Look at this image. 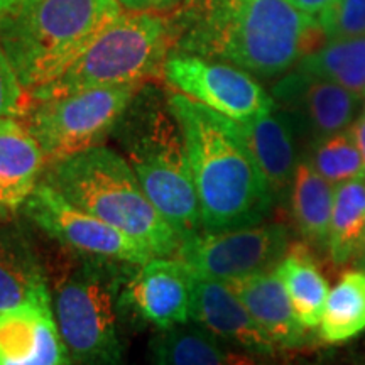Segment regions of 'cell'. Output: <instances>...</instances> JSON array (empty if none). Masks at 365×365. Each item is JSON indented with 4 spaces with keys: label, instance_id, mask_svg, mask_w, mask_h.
<instances>
[{
    "label": "cell",
    "instance_id": "6da1fadb",
    "mask_svg": "<svg viewBox=\"0 0 365 365\" xmlns=\"http://www.w3.org/2000/svg\"><path fill=\"white\" fill-rule=\"evenodd\" d=\"M168 16L171 53L215 59L276 76L322 48L317 19L289 0H182Z\"/></svg>",
    "mask_w": 365,
    "mask_h": 365
},
{
    "label": "cell",
    "instance_id": "7a4b0ae2",
    "mask_svg": "<svg viewBox=\"0 0 365 365\" xmlns=\"http://www.w3.org/2000/svg\"><path fill=\"white\" fill-rule=\"evenodd\" d=\"M185 135L203 232L262 223L276 203L237 122L186 95H168Z\"/></svg>",
    "mask_w": 365,
    "mask_h": 365
},
{
    "label": "cell",
    "instance_id": "3957f363",
    "mask_svg": "<svg viewBox=\"0 0 365 365\" xmlns=\"http://www.w3.org/2000/svg\"><path fill=\"white\" fill-rule=\"evenodd\" d=\"M115 130L144 193L181 242L203 232L185 135L168 95L145 83Z\"/></svg>",
    "mask_w": 365,
    "mask_h": 365
},
{
    "label": "cell",
    "instance_id": "277c9868",
    "mask_svg": "<svg viewBox=\"0 0 365 365\" xmlns=\"http://www.w3.org/2000/svg\"><path fill=\"white\" fill-rule=\"evenodd\" d=\"M120 14L117 0H19L0 16V44L33 91L58 78Z\"/></svg>",
    "mask_w": 365,
    "mask_h": 365
},
{
    "label": "cell",
    "instance_id": "5b68a950",
    "mask_svg": "<svg viewBox=\"0 0 365 365\" xmlns=\"http://www.w3.org/2000/svg\"><path fill=\"white\" fill-rule=\"evenodd\" d=\"M43 181L75 207L139 240L158 257H175L180 249L181 239L150 203L130 164L110 148L95 145L49 164Z\"/></svg>",
    "mask_w": 365,
    "mask_h": 365
},
{
    "label": "cell",
    "instance_id": "8992f818",
    "mask_svg": "<svg viewBox=\"0 0 365 365\" xmlns=\"http://www.w3.org/2000/svg\"><path fill=\"white\" fill-rule=\"evenodd\" d=\"M171 49L168 16L124 11L58 78L29 91V98L44 100L102 86L145 85L163 78Z\"/></svg>",
    "mask_w": 365,
    "mask_h": 365
},
{
    "label": "cell",
    "instance_id": "52a82bcc",
    "mask_svg": "<svg viewBox=\"0 0 365 365\" xmlns=\"http://www.w3.org/2000/svg\"><path fill=\"white\" fill-rule=\"evenodd\" d=\"M122 284L115 264L86 257L63 269L54 281V318L76 365H122L117 319Z\"/></svg>",
    "mask_w": 365,
    "mask_h": 365
},
{
    "label": "cell",
    "instance_id": "ba28073f",
    "mask_svg": "<svg viewBox=\"0 0 365 365\" xmlns=\"http://www.w3.org/2000/svg\"><path fill=\"white\" fill-rule=\"evenodd\" d=\"M144 85L102 86L44 100H31L22 117L48 163L102 145Z\"/></svg>",
    "mask_w": 365,
    "mask_h": 365
},
{
    "label": "cell",
    "instance_id": "9c48e42d",
    "mask_svg": "<svg viewBox=\"0 0 365 365\" xmlns=\"http://www.w3.org/2000/svg\"><path fill=\"white\" fill-rule=\"evenodd\" d=\"M22 212L46 235L80 257L127 266H143L158 257L139 240L75 207L43 180L27 196Z\"/></svg>",
    "mask_w": 365,
    "mask_h": 365
},
{
    "label": "cell",
    "instance_id": "30bf717a",
    "mask_svg": "<svg viewBox=\"0 0 365 365\" xmlns=\"http://www.w3.org/2000/svg\"><path fill=\"white\" fill-rule=\"evenodd\" d=\"M289 250L287 228L281 223L200 232L181 242L175 257L196 277L232 281L274 271Z\"/></svg>",
    "mask_w": 365,
    "mask_h": 365
},
{
    "label": "cell",
    "instance_id": "8fae6325",
    "mask_svg": "<svg viewBox=\"0 0 365 365\" xmlns=\"http://www.w3.org/2000/svg\"><path fill=\"white\" fill-rule=\"evenodd\" d=\"M163 80L178 93L237 122L274 110V100L250 73L223 61L171 53Z\"/></svg>",
    "mask_w": 365,
    "mask_h": 365
},
{
    "label": "cell",
    "instance_id": "7c38bea8",
    "mask_svg": "<svg viewBox=\"0 0 365 365\" xmlns=\"http://www.w3.org/2000/svg\"><path fill=\"white\" fill-rule=\"evenodd\" d=\"M193 279L176 257H156L137 266L134 276L122 284L118 303L158 330L190 323Z\"/></svg>",
    "mask_w": 365,
    "mask_h": 365
},
{
    "label": "cell",
    "instance_id": "4fadbf2b",
    "mask_svg": "<svg viewBox=\"0 0 365 365\" xmlns=\"http://www.w3.org/2000/svg\"><path fill=\"white\" fill-rule=\"evenodd\" d=\"M51 294L0 313V365H73Z\"/></svg>",
    "mask_w": 365,
    "mask_h": 365
},
{
    "label": "cell",
    "instance_id": "5bb4252c",
    "mask_svg": "<svg viewBox=\"0 0 365 365\" xmlns=\"http://www.w3.org/2000/svg\"><path fill=\"white\" fill-rule=\"evenodd\" d=\"M191 322L247 354L272 355L277 349L225 281L195 276Z\"/></svg>",
    "mask_w": 365,
    "mask_h": 365
},
{
    "label": "cell",
    "instance_id": "9a60e30c",
    "mask_svg": "<svg viewBox=\"0 0 365 365\" xmlns=\"http://www.w3.org/2000/svg\"><path fill=\"white\" fill-rule=\"evenodd\" d=\"M239 296L250 317L276 346L293 349L307 340L308 328L299 322L284 282L276 271L225 281Z\"/></svg>",
    "mask_w": 365,
    "mask_h": 365
},
{
    "label": "cell",
    "instance_id": "2e32d148",
    "mask_svg": "<svg viewBox=\"0 0 365 365\" xmlns=\"http://www.w3.org/2000/svg\"><path fill=\"white\" fill-rule=\"evenodd\" d=\"M277 98L299 105L312 129L322 137L341 132L352 120L359 97L335 81L298 71L274 90Z\"/></svg>",
    "mask_w": 365,
    "mask_h": 365
},
{
    "label": "cell",
    "instance_id": "e0dca14e",
    "mask_svg": "<svg viewBox=\"0 0 365 365\" xmlns=\"http://www.w3.org/2000/svg\"><path fill=\"white\" fill-rule=\"evenodd\" d=\"M51 294L36 250L19 227L0 222V313Z\"/></svg>",
    "mask_w": 365,
    "mask_h": 365
},
{
    "label": "cell",
    "instance_id": "ac0fdd59",
    "mask_svg": "<svg viewBox=\"0 0 365 365\" xmlns=\"http://www.w3.org/2000/svg\"><path fill=\"white\" fill-rule=\"evenodd\" d=\"M237 127L276 200L281 198L291 190L298 166L293 134L287 122L271 110L250 120L237 122Z\"/></svg>",
    "mask_w": 365,
    "mask_h": 365
},
{
    "label": "cell",
    "instance_id": "d6986e66",
    "mask_svg": "<svg viewBox=\"0 0 365 365\" xmlns=\"http://www.w3.org/2000/svg\"><path fill=\"white\" fill-rule=\"evenodd\" d=\"M190 323L159 330L153 336L149 345L153 365H264L252 354L235 352L202 327Z\"/></svg>",
    "mask_w": 365,
    "mask_h": 365
},
{
    "label": "cell",
    "instance_id": "ffe728a7",
    "mask_svg": "<svg viewBox=\"0 0 365 365\" xmlns=\"http://www.w3.org/2000/svg\"><path fill=\"white\" fill-rule=\"evenodd\" d=\"M49 163L22 118H0V185L27 198Z\"/></svg>",
    "mask_w": 365,
    "mask_h": 365
},
{
    "label": "cell",
    "instance_id": "44dd1931",
    "mask_svg": "<svg viewBox=\"0 0 365 365\" xmlns=\"http://www.w3.org/2000/svg\"><path fill=\"white\" fill-rule=\"evenodd\" d=\"M333 185L309 161H299L291 182V212L304 244L328 247L333 212Z\"/></svg>",
    "mask_w": 365,
    "mask_h": 365
},
{
    "label": "cell",
    "instance_id": "7402d4cb",
    "mask_svg": "<svg viewBox=\"0 0 365 365\" xmlns=\"http://www.w3.org/2000/svg\"><path fill=\"white\" fill-rule=\"evenodd\" d=\"M274 271L284 282L299 322L307 328L319 327L330 291L308 245L296 244L289 247Z\"/></svg>",
    "mask_w": 365,
    "mask_h": 365
},
{
    "label": "cell",
    "instance_id": "603a6c76",
    "mask_svg": "<svg viewBox=\"0 0 365 365\" xmlns=\"http://www.w3.org/2000/svg\"><path fill=\"white\" fill-rule=\"evenodd\" d=\"M365 237V176L335 186L328 250L335 264L357 257Z\"/></svg>",
    "mask_w": 365,
    "mask_h": 365
},
{
    "label": "cell",
    "instance_id": "cb8c5ba5",
    "mask_svg": "<svg viewBox=\"0 0 365 365\" xmlns=\"http://www.w3.org/2000/svg\"><path fill=\"white\" fill-rule=\"evenodd\" d=\"M299 71L335 81L359 98L365 97V36L328 39L322 48L301 59Z\"/></svg>",
    "mask_w": 365,
    "mask_h": 365
},
{
    "label": "cell",
    "instance_id": "d4e9b609",
    "mask_svg": "<svg viewBox=\"0 0 365 365\" xmlns=\"http://www.w3.org/2000/svg\"><path fill=\"white\" fill-rule=\"evenodd\" d=\"M364 328L365 272L350 271L328 293L319 322V336L328 344H339L359 335Z\"/></svg>",
    "mask_w": 365,
    "mask_h": 365
},
{
    "label": "cell",
    "instance_id": "484cf974",
    "mask_svg": "<svg viewBox=\"0 0 365 365\" xmlns=\"http://www.w3.org/2000/svg\"><path fill=\"white\" fill-rule=\"evenodd\" d=\"M308 161L333 186L365 176V163L350 130L318 139Z\"/></svg>",
    "mask_w": 365,
    "mask_h": 365
},
{
    "label": "cell",
    "instance_id": "4316f807",
    "mask_svg": "<svg viewBox=\"0 0 365 365\" xmlns=\"http://www.w3.org/2000/svg\"><path fill=\"white\" fill-rule=\"evenodd\" d=\"M327 39L365 36V0H335L317 17Z\"/></svg>",
    "mask_w": 365,
    "mask_h": 365
},
{
    "label": "cell",
    "instance_id": "83f0119b",
    "mask_svg": "<svg viewBox=\"0 0 365 365\" xmlns=\"http://www.w3.org/2000/svg\"><path fill=\"white\" fill-rule=\"evenodd\" d=\"M29 103V91L21 83L11 59L0 44V118H22Z\"/></svg>",
    "mask_w": 365,
    "mask_h": 365
},
{
    "label": "cell",
    "instance_id": "f1b7e54d",
    "mask_svg": "<svg viewBox=\"0 0 365 365\" xmlns=\"http://www.w3.org/2000/svg\"><path fill=\"white\" fill-rule=\"evenodd\" d=\"M127 12H171L182 0H117Z\"/></svg>",
    "mask_w": 365,
    "mask_h": 365
},
{
    "label": "cell",
    "instance_id": "f546056e",
    "mask_svg": "<svg viewBox=\"0 0 365 365\" xmlns=\"http://www.w3.org/2000/svg\"><path fill=\"white\" fill-rule=\"evenodd\" d=\"M24 196L0 185V222H11L26 203Z\"/></svg>",
    "mask_w": 365,
    "mask_h": 365
},
{
    "label": "cell",
    "instance_id": "4dcf8cb0",
    "mask_svg": "<svg viewBox=\"0 0 365 365\" xmlns=\"http://www.w3.org/2000/svg\"><path fill=\"white\" fill-rule=\"evenodd\" d=\"M289 2L298 7L301 12H304L307 16L317 19L319 14L330 7L335 0H289Z\"/></svg>",
    "mask_w": 365,
    "mask_h": 365
},
{
    "label": "cell",
    "instance_id": "1f68e13d",
    "mask_svg": "<svg viewBox=\"0 0 365 365\" xmlns=\"http://www.w3.org/2000/svg\"><path fill=\"white\" fill-rule=\"evenodd\" d=\"M350 132H352L355 143H357V148L360 150V154H362V159L365 163V113L355 122Z\"/></svg>",
    "mask_w": 365,
    "mask_h": 365
},
{
    "label": "cell",
    "instance_id": "d6a6232c",
    "mask_svg": "<svg viewBox=\"0 0 365 365\" xmlns=\"http://www.w3.org/2000/svg\"><path fill=\"white\" fill-rule=\"evenodd\" d=\"M17 2H19V0H0V16H4L7 11H11Z\"/></svg>",
    "mask_w": 365,
    "mask_h": 365
},
{
    "label": "cell",
    "instance_id": "836d02e7",
    "mask_svg": "<svg viewBox=\"0 0 365 365\" xmlns=\"http://www.w3.org/2000/svg\"><path fill=\"white\" fill-rule=\"evenodd\" d=\"M360 257L364 259V266H365V237H364V242H362V249H360Z\"/></svg>",
    "mask_w": 365,
    "mask_h": 365
}]
</instances>
